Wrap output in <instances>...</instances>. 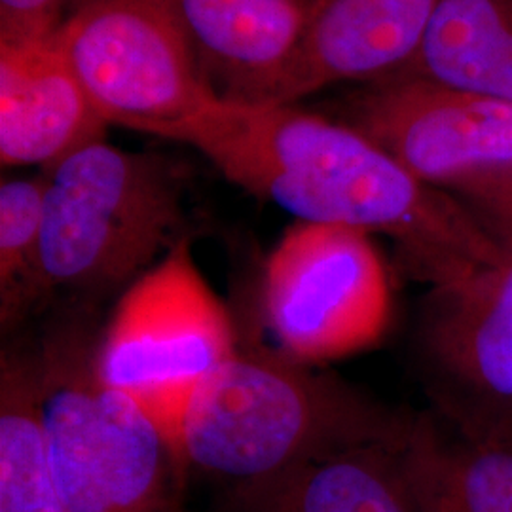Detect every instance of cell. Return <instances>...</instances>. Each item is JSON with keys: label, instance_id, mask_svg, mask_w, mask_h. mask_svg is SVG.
<instances>
[{"label": "cell", "instance_id": "cell-1", "mask_svg": "<svg viewBox=\"0 0 512 512\" xmlns=\"http://www.w3.org/2000/svg\"><path fill=\"white\" fill-rule=\"evenodd\" d=\"M162 139L196 148L230 183L296 220L384 234L431 285L509 256L461 200L418 181L346 122L296 103L217 97Z\"/></svg>", "mask_w": 512, "mask_h": 512}, {"label": "cell", "instance_id": "cell-2", "mask_svg": "<svg viewBox=\"0 0 512 512\" xmlns=\"http://www.w3.org/2000/svg\"><path fill=\"white\" fill-rule=\"evenodd\" d=\"M406 425L310 365L238 349L194 387L175 461L251 486L330 452L399 440Z\"/></svg>", "mask_w": 512, "mask_h": 512}, {"label": "cell", "instance_id": "cell-3", "mask_svg": "<svg viewBox=\"0 0 512 512\" xmlns=\"http://www.w3.org/2000/svg\"><path fill=\"white\" fill-rule=\"evenodd\" d=\"M40 245L42 296L128 289L184 234L179 167L154 152L105 139L48 167Z\"/></svg>", "mask_w": 512, "mask_h": 512}, {"label": "cell", "instance_id": "cell-4", "mask_svg": "<svg viewBox=\"0 0 512 512\" xmlns=\"http://www.w3.org/2000/svg\"><path fill=\"white\" fill-rule=\"evenodd\" d=\"M42 431L71 512H165L175 465L160 425L95 370V346L55 336L35 355Z\"/></svg>", "mask_w": 512, "mask_h": 512}, {"label": "cell", "instance_id": "cell-5", "mask_svg": "<svg viewBox=\"0 0 512 512\" xmlns=\"http://www.w3.org/2000/svg\"><path fill=\"white\" fill-rule=\"evenodd\" d=\"M238 349L232 317L184 238L120 294L95 346V370L147 410L175 458L194 387Z\"/></svg>", "mask_w": 512, "mask_h": 512}, {"label": "cell", "instance_id": "cell-6", "mask_svg": "<svg viewBox=\"0 0 512 512\" xmlns=\"http://www.w3.org/2000/svg\"><path fill=\"white\" fill-rule=\"evenodd\" d=\"M54 38L109 126L162 139L219 97L169 0H80Z\"/></svg>", "mask_w": 512, "mask_h": 512}, {"label": "cell", "instance_id": "cell-7", "mask_svg": "<svg viewBox=\"0 0 512 512\" xmlns=\"http://www.w3.org/2000/svg\"><path fill=\"white\" fill-rule=\"evenodd\" d=\"M262 308L281 355L321 365L384 338L393 289L370 234L296 220L266 258Z\"/></svg>", "mask_w": 512, "mask_h": 512}, {"label": "cell", "instance_id": "cell-8", "mask_svg": "<svg viewBox=\"0 0 512 512\" xmlns=\"http://www.w3.org/2000/svg\"><path fill=\"white\" fill-rule=\"evenodd\" d=\"M344 118L418 181L446 192L512 164L511 101L397 76L353 93Z\"/></svg>", "mask_w": 512, "mask_h": 512}, {"label": "cell", "instance_id": "cell-9", "mask_svg": "<svg viewBox=\"0 0 512 512\" xmlns=\"http://www.w3.org/2000/svg\"><path fill=\"white\" fill-rule=\"evenodd\" d=\"M440 0H315L270 103L291 105L336 84H376L410 65Z\"/></svg>", "mask_w": 512, "mask_h": 512}, {"label": "cell", "instance_id": "cell-10", "mask_svg": "<svg viewBox=\"0 0 512 512\" xmlns=\"http://www.w3.org/2000/svg\"><path fill=\"white\" fill-rule=\"evenodd\" d=\"M107 122L48 37L0 42V162H61L103 139Z\"/></svg>", "mask_w": 512, "mask_h": 512}, {"label": "cell", "instance_id": "cell-11", "mask_svg": "<svg viewBox=\"0 0 512 512\" xmlns=\"http://www.w3.org/2000/svg\"><path fill=\"white\" fill-rule=\"evenodd\" d=\"M203 76L222 99L270 103L315 0H169Z\"/></svg>", "mask_w": 512, "mask_h": 512}, {"label": "cell", "instance_id": "cell-12", "mask_svg": "<svg viewBox=\"0 0 512 512\" xmlns=\"http://www.w3.org/2000/svg\"><path fill=\"white\" fill-rule=\"evenodd\" d=\"M421 338L440 370L478 399L512 408V258L433 283Z\"/></svg>", "mask_w": 512, "mask_h": 512}, {"label": "cell", "instance_id": "cell-13", "mask_svg": "<svg viewBox=\"0 0 512 512\" xmlns=\"http://www.w3.org/2000/svg\"><path fill=\"white\" fill-rule=\"evenodd\" d=\"M416 512H512V435L448 437L435 421L408 423L399 446Z\"/></svg>", "mask_w": 512, "mask_h": 512}, {"label": "cell", "instance_id": "cell-14", "mask_svg": "<svg viewBox=\"0 0 512 512\" xmlns=\"http://www.w3.org/2000/svg\"><path fill=\"white\" fill-rule=\"evenodd\" d=\"M401 440L330 452L245 486L249 512H416L401 473Z\"/></svg>", "mask_w": 512, "mask_h": 512}, {"label": "cell", "instance_id": "cell-15", "mask_svg": "<svg viewBox=\"0 0 512 512\" xmlns=\"http://www.w3.org/2000/svg\"><path fill=\"white\" fill-rule=\"evenodd\" d=\"M399 76L512 103V0H440Z\"/></svg>", "mask_w": 512, "mask_h": 512}, {"label": "cell", "instance_id": "cell-16", "mask_svg": "<svg viewBox=\"0 0 512 512\" xmlns=\"http://www.w3.org/2000/svg\"><path fill=\"white\" fill-rule=\"evenodd\" d=\"M0 512H71L48 459L35 355L2 353Z\"/></svg>", "mask_w": 512, "mask_h": 512}, {"label": "cell", "instance_id": "cell-17", "mask_svg": "<svg viewBox=\"0 0 512 512\" xmlns=\"http://www.w3.org/2000/svg\"><path fill=\"white\" fill-rule=\"evenodd\" d=\"M46 175L0 186V317L14 325L42 298L40 245Z\"/></svg>", "mask_w": 512, "mask_h": 512}, {"label": "cell", "instance_id": "cell-18", "mask_svg": "<svg viewBox=\"0 0 512 512\" xmlns=\"http://www.w3.org/2000/svg\"><path fill=\"white\" fill-rule=\"evenodd\" d=\"M67 0H0V42L48 37Z\"/></svg>", "mask_w": 512, "mask_h": 512}, {"label": "cell", "instance_id": "cell-19", "mask_svg": "<svg viewBox=\"0 0 512 512\" xmlns=\"http://www.w3.org/2000/svg\"><path fill=\"white\" fill-rule=\"evenodd\" d=\"M490 236L499 243V247L512 258V202L495 200V198H478L463 202Z\"/></svg>", "mask_w": 512, "mask_h": 512}, {"label": "cell", "instance_id": "cell-20", "mask_svg": "<svg viewBox=\"0 0 512 512\" xmlns=\"http://www.w3.org/2000/svg\"><path fill=\"white\" fill-rule=\"evenodd\" d=\"M452 192H456L459 198H463L461 202L478 200V198H495V200L512 202V164L471 177L454 186Z\"/></svg>", "mask_w": 512, "mask_h": 512}]
</instances>
